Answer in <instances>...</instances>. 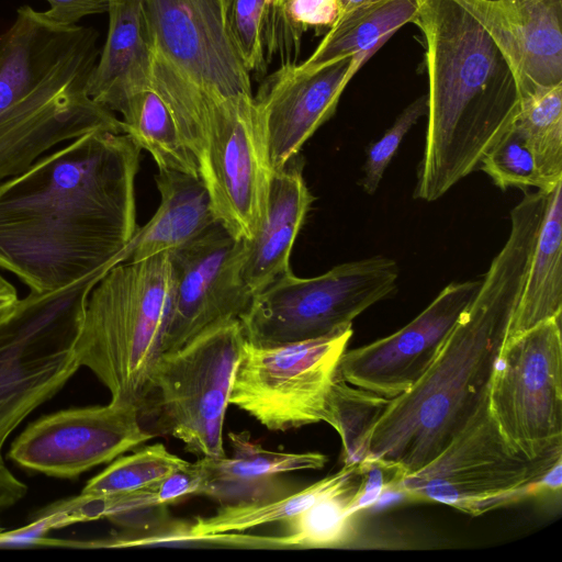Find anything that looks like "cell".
<instances>
[{"label":"cell","instance_id":"3","mask_svg":"<svg viewBox=\"0 0 562 562\" xmlns=\"http://www.w3.org/2000/svg\"><path fill=\"white\" fill-rule=\"evenodd\" d=\"M426 46L425 149L415 199L432 202L477 169L519 112L515 76L483 26L454 0H417Z\"/></svg>","mask_w":562,"mask_h":562},{"label":"cell","instance_id":"34","mask_svg":"<svg viewBox=\"0 0 562 562\" xmlns=\"http://www.w3.org/2000/svg\"><path fill=\"white\" fill-rule=\"evenodd\" d=\"M338 0H290L283 11L286 64L296 63L308 29L327 32L338 20Z\"/></svg>","mask_w":562,"mask_h":562},{"label":"cell","instance_id":"8","mask_svg":"<svg viewBox=\"0 0 562 562\" xmlns=\"http://www.w3.org/2000/svg\"><path fill=\"white\" fill-rule=\"evenodd\" d=\"M245 337L238 318L217 323L164 352L139 413L200 458L225 457L223 429Z\"/></svg>","mask_w":562,"mask_h":562},{"label":"cell","instance_id":"17","mask_svg":"<svg viewBox=\"0 0 562 562\" xmlns=\"http://www.w3.org/2000/svg\"><path fill=\"white\" fill-rule=\"evenodd\" d=\"M366 63L348 57L304 72L288 63L268 75L254 95L271 168L281 169L335 113L348 82Z\"/></svg>","mask_w":562,"mask_h":562},{"label":"cell","instance_id":"11","mask_svg":"<svg viewBox=\"0 0 562 562\" xmlns=\"http://www.w3.org/2000/svg\"><path fill=\"white\" fill-rule=\"evenodd\" d=\"M487 407L513 452L528 460L562 458L561 317L503 344Z\"/></svg>","mask_w":562,"mask_h":562},{"label":"cell","instance_id":"38","mask_svg":"<svg viewBox=\"0 0 562 562\" xmlns=\"http://www.w3.org/2000/svg\"><path fill=\"white\" fill-rule=\"evenodd\" d=\"M18 301L15 288L0 276V316L10 311Z\"/></svg>","mask_w":562,"mask_h":562},{"label":"cell","instance_id":"31","mask_svg":"<svg viewBox=\"0 0 562 562\" xmlns=\"http://www.w3.org/2000/svg\"><path fill=\"white\" fill-rule=\"evenodd\" d=\"M477 169L488 175L494 184L503 191L515 187L521 190L536 188L549 193L554 189L540 175L535 158L515 123L485 153Z\"/></svg>","mask_w":562,"mask_h":562},{"label":"cell","instance_id":"35","mask_svg":"<svg viewBox=\"0 0 562 562\" xmlns=\"http://www.w3.org/2000/svg\"><path fill=\"white\" fill-rule=\"evenodd\" d=\"M290 0H270L263 19L262 44L268 64L278 57L286 63L283 11Z\"/></svg>","mask_w":562,"mask_h":562},{"label":"cell","instance_id":"14","mask_svg":"<svg viewBox=\"0 0 562 562\" xmlns=\"http://www.w3.org/2000/svg\"><path fill=\"white\" fill-rule=\"evenodd\" d=\"M154 436L142 427L136 406L110 402L38 418L12 442L9 457L29 471L72 479Z\"/></svg>","mask_w":562,"mask_h":562},{"label":"cell","instance_id":"10","mask_svg":"<svg viewBox=\"0 0 562 562\" xmlns=\"http://www.w3.org/2000/svg\"><path fill=\"white\" fill-rule=\"evenodd\" d=\"M560 461L528 460L513 452L486 403L435 459L389 488L479 516L552 492L547 474Z\"/></svg>","mask_w":562,"mask_h":562},{"label":"cell","instance_id":"6","mask_svg":"<svg viewBox=\"0 0 562 562\" xmlns=\"http://www.w3.org/2000/svg\"><path fill=\"white\" fill-rule=\"evenodd\" d=\"M171 300L169 252L121 261L90 291L77 351L111 402L140 408L164 353Z\"/></svg>","mask_w":562,"mask_h":562},{"label":"cell","instance_id":"22","mask_svg":"<svg viewBox=\"0 0 562 562\" xmlns=\"http://www.w3.org/2000/svg\"><path fill=\"white\" fill-rule=\"evenodd\" d=\"M106 40L90 78L88 93L119 112L133 94L150 87L149 53L142 0H110Z\"/></svg>","mask_w":562,"mask_h":562},{"label":"cell","instance_id":"36","mask_svg":"<svg viewBox=\"0 0 562 562\" xmlns=\"http://www.w3.org/2000/svg\"><path fill=\"white\" fill-rule=\"evenodd\" d=\"M49 9L44 14L58 24H77L87 15L108 13L110 0H46Z\"/></svg>","mask_w":562,"mask_h":562},{"label":"cell","instance_id":"15","mask_svg":"<svg viewBox=\"0 0 562 562\" xmlns=\"http://www.w3.org/2000/svg\"><path fill=\"white\" fill-rule=\"evenodd\" d=\"M172 300L164 352L205 330L239 318L252 294L243 274L244 240L217 224L199 239L169 252Z\"/></svg>","mask_w":562,"mask_h":562},{"label":"cell","instance_id":"4","mask_svg":"<svg viewBox=\"0 0 562 562\" xmlns=\"http://www.w3.org/2000/svg\"><path fill=\"white\" fill-rule=\"evenodd\" d=\"M92 26L64 25L29 4L0 33V181L89 132L124 134L88 87L100 49Z\"/></svg>","mask_w":562,"mask_h":562},{"label":"cell","instance_id":"29","mask_svg":"<svg viewBox=\"0 0 562 562\" xmlns=\"http://www.w3.org/2000/svg\"><path fill=\"white\" fill-rule=\"evenodd\" d=\"M387 401L384 396L335 380L325 423L340 436L344 465L360 464L366 460L372 428Z\"/></svg>","mask_w":562,"mask_h":562},{"label":"cell","instance_id":"5","mask_svg":"<svg viewBox=\"0 0 562 562\" xmlns=\"http://www.w3.org/2000/svg\"><path fill=\"white\" fill-rule=\"evenodd\" d=\"M150 87L168 104L198 161L207 116L254 102L225 0H142Z\"/></svg>","mask_w":562,"mask_h":562},{"label":"cell","instance_id":"30","mask_svg":"<svg viewBox=\"0 0 562 562\" xmlns=\"http://www.w3.org/2000/svg\"><path fill=\"white\" fill-rule=\"evenodd\" d=\"M188 461L169 452L162 443H154L117 457L82 488L83 496H106L147 487Z\"/></svg>","mask_w":562,"mask_h":562},{"label":"cell","instance_id":"23","mask_svg":"<svg viewBox=\"0 0 562 562\" xmlns=\"http://www.w3.org/2000/svg\"><path fill=\"white\" fill-rule=\"evenodd\" d=\"M562 311V181L549 193L524 289L506 340ZM505 340V341H506Z\"/></svg>","mask_w":562,"mask_h":562},{"label":"cell","instance_id":"19","mask_svg":"<svg viewBox=\"0 0 562 562\" xmlns=\"http://www.w3.org/2000/svg\"><path fill=\"white\" fill-rule=\"evenodd\" d=\"M301 155L271 177L265 216L244 240L241 274L252 296L290 270L293 245L314 201L303 177Z\"/></svg>","mask_w":562,"mask_h":562},{"label":"cell","instance_id":"33","mask_svg":"<svg viewBox=\"0 0 562 562\" xmlns=\"http://www.w3.org/2000/svg\"><path fill=\"white\" fill-rule=\"evenodd\" d=\"M427 114V95L418 97L396 117L392 126L367 150L363 177L360 184L366 193L373 194L382 180L391 159L397 151L407 132Z\"/></svg>","mask_w":562,"mask_h":562},{"label":"cell","instance_id":"32","mask_svg":"<svg viewBox=\"0 0 562 562\" xmlns=\"http://www.w3.org/2000/svg\"><path fill=\"white\" fill-rule=\"evenodd\" d=\"M270 0H225L226 21L234 45L250 74H266L262 26Z\"/></svg>","mask_w":562,"mask_h":562},{"label":"cell","instance_id":"2","mask_svg":"<svg viewBox=\"0 0 562 562\" xmlns=\"http://www.w3.org/2000/svg\"><path fill=\"white\" fill-rule=\"evenodd\" d=\"M548 194L524 191L510 212L507 241L434 360L404 393L389 398L363 462L397 480L435 459L487 403L498 353L519 302Z\"/></svg>","mask_w":562,"mask_h":562},{"label":"cell","instance_id":"13","mask_svg":"<svg viewBox=\"0 0 562 562\" xmlns=\"http://www.w3.org/2000/svg\"><path fill=\"white\" fill-rule=\"evenodd\" d=\"M199 166L217 221L236 239H250L265 216L273 173L255 102L209 115Z\"/></svg>","mask_w":562,"mask_h":562},{"label":"cell","instance_id":"7","mask_svg":"<svg viewBox=\"0 0 562 562\" xmlns=\"http://www.w3.org/2000/svg\"><path fill=\"white\" fill-rule=\"evenodd\" d=\"M112 267L56 291H31L0 316V469L11 432L81 367L77 342L87 299Z\"/></svg>","mask_w":562,"mask_h":562},{"label":"cell","instance_id":"16","mask_svg":"<svg viewBox=\"0 0 562 562\" xmlns=\"http://www.w3.org/2000/svg\"><path fill=\"white\" fill-rule=\"evenodd\" d=\"M480 285L481 280L450 283L401 329L346 350L335 380L386 398L406 392L427 370Z\"/></svg>","mask_w":562,"mask_h":562},{"label":"cell","instance_id":"28","mask_svg":"<svg viewBox=\"0 0 562 562\" xmlns=\"http://www.w3.org/2000/svg\"><path fill=\"white\" fill-rule=\"evenodd\" d=\"M360 482L361 477L283 521L285 532L271 538L273 548H335L347 543L353 529L351 502Z\"/></svg>","mask_w":562,"mask_h":562},{"label":"cell","instance_id":"27","mask_svg":"<svg viewBox=\"0 0 562 562\" xmlns=\"http://www.w3.org/2000/svg\"><path fill=\"white\" fill-rule=\"evenodd\" d=\"M515 126L540 175L554 188L562 181V83L521 97Z\"/></svg>","mask_w":562,"mask_h":562},{"label":"cell","instance_id":"1","mask_svg":"<svg viewBox=\"0 0 562 562\" xmlns=\"http://www.w3.org/2000/svg\"><path fill=\"white\" fill-rule=\"evenodd\" d=\"M140 150L93 131L1 182L0 268L43 293L126 260Z\"/></svg>","mask_w":562,"mask_h":562},{"label":"cell","instance_id":"18","mask_svg":"<svg viewBox=\"0 0 562 562\" xmlns=\"http://www.w3.org/2000/svg\"><path fill=\"white\" fill-rule=\"evenodd\" d=\"M507 60L519 98L562 83V0H454Z\"/></svg>","mask_w":562,"mask_h":562},{"label":"cell","instance_id":"12","mask_svg":"<svg viewBox=\"0 0 562 562\" xmlns=\"http://www.w3.org/2000/svg\"><path fill=\"white\" fill-rule=\"evenodd\" d=\"M352 325L300 342L259 347L245 340L229 404L269 430L326 422L336 370Z\"/></svg>","mask_w":562,"mask_h":562},{"label":"cell","instance_id":"39","mask_svg":"<svg viewBox=\"0 0 562 562\" xmlns=\"http://www.w3.org/2000/svg\"><path fill=\"white\" fill-rule=\"evenodd\" d=\"M371 0H338L340 13L339 16L368 3Z\"/></svg>","mask_w":562,"mask_h":562},{"label":"cell","instance_id":"26","mask_svg":"<svg viewBox=\"0 0 562 562\" xmlns=\"http://www.w3.org/2000/svg\"><path fill=\"white\" fill-rule=\"evenodd\" d=\"M124 134L155 160L158 169L200 176L199 161L168 104L151 88L128 98L120 109Z\"/></svg>","mask_w":562,"mask_h":562},{"label":"cell","instance_id":"24","mask_svg":"<svg viewBox=\"0 0 562 562\" xmlns=\"http://www.w3.org/2000/svg\"><path fill=\"white\" fill-rule=\"evenodd\" d=\"M416 14L417 0H371L339 16L296 67L311 72L348 57L367 61L398 29L413 23Z\"/></svg>","mask_w":562,"mask_h":562},{"label":"cell","instance_id":"25","mask_svg":"<svg viewBox=\"0 0 562 562\" xmlns=\"http://www.w3.org/2000/svg\"><path fill=\"white\" fill-rule=\"evenodd\" d=\"M360 477V464L344 465L338 472L300 492L281 495L274 499L225 504L214 515L195 519L182 538L203 540L210 536L245 531L278 521L283 522Z\"/></svg>","mask_w":562,"mask_h":562},{"label":"cell","instance_id":"20","mask_svg":"<svg viewBox=\"0 0 562 562\" xmlns=\"http://www.w3.org/2000/svg\"><path fill=\"white\" fill-rule=\"evenodd\" d=\"M155 182L160 194L159 206L148 223L138 227L126 260L170 252L199 239L220 223L201 177L158 169Z\"/></svg>","mask_w":562,"mask_h":562},{"label":"cell","instance_id":"9","mask_svg":"<svg viewBox=\"0 0 562 562\" xmlns=\"http://www.w3.org/2000/svg\"><path fill=\"white\" fill-rule=\"evenodd\" d=\"M397 279L396 262L385 256L341 263L313 278L290 269L252 296L238 318L243 335L259 347L330 335L392 294Z\"/></svg>","mask_w":562,"mask_h":562},{"label":"cell","instance_id":"37","mask_svg":"<svg viewBox=\"0 0 562 562\" xmlns=\"http://www.w3.org/2000/svg\"><path fill=\"white\" fill-rule=\"evenodd\" d=\"M27 492V486L18 480L9 469H0V520L3 512L21 501ZM0 530H2L0 526Z\"/></svg>","mask_w":562,"mask_h":562},{"label":"cell","instance_id":"21","mask_svg":"<svg viewBox=\"0 0 562 562\" xmlns=\"http://www.w3.org/2000/svg\"><path fill=\"white\" fill-rule=\"evenodd\" d=\"M232 457L199 459L204 474L203 495L225 504L265 501L270 482L280 474L318 470L327 457L319 452L265 449L248 431L229 432ZM268 496V495H267Z\"/></svg>","mask_w":562,"mask_h":562}]
</instances>
